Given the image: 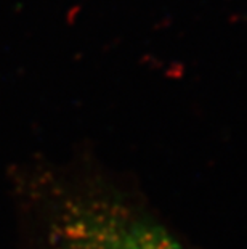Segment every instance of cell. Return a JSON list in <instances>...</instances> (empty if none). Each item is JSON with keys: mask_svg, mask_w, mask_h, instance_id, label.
<instances>
[{"mask_svg": "<svg viewBox=\"0 0 247 249\" xmlns=\"http://www.w3.org/2000/svg\"><path fill=\"white\" fill-rule=\"evenodd\" d=\"M51 249H183L169 231L125 206L79 201L55 219Z\"/></svg>", "mask_w": 247, "mask_h": 249, "instance_id": "cell-1", "label": "cell"}]
</instances>
